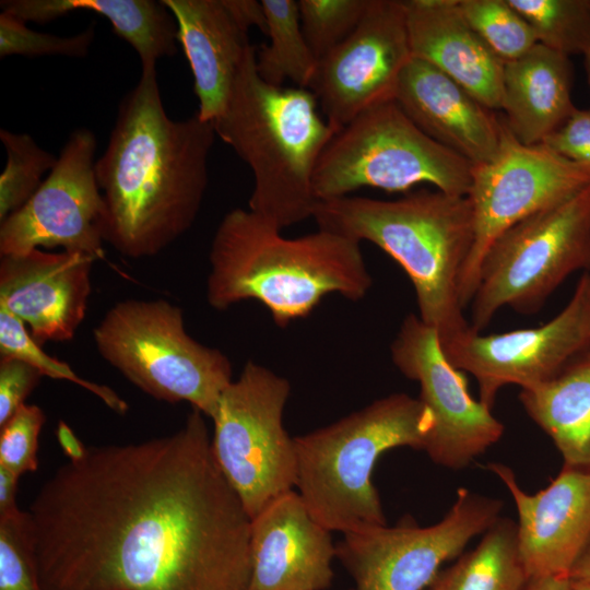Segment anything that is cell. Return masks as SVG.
<instances>
[{
	"label": "cell",
	"instance_id": "obj_1",
	"mask_svg": "<svg viewBox=\"0 0 590 590\" xmlns=\"http://www.w3.org/2000/svg\"><path fill=\"white\" fill-rule=\"evenodd\" d=\"M204 416L54 473L27 510L44 590H247L251 518Z\"/></svg>",
	"mask_w": 590,
	"mask_h": 590
},
{
	"label": "cell",
	"instance_id": "obj_2",
	"mask_svg": "<svg viewBox=\"0 0 590 590\" xmlns=\"http://www.w3.org/2000/svg\"><path fill=\"white\" fill-rule=\"evenodd\" d=\"M213 125L197 114L172 119L156 67L142 68L120 101L95 173L105 211L103 237L122 256H156L193 225L209 182Z\"/></svg>",
	"mask_w": 590,
	"mask_h": 590
},
{
	"label": "cell",
	"instance_id": "obj_3",
	"mask_svg": "<svg viewBox=\"0 0 590 590\" xmlns=\"http://www.w3.org/2000/svg\"><path fill=\"white\" fill-rule=\"evenodd\" d=\"M252 211L236 208L220 222L210 247L206 300L216 310L252 299L286 327L330 294L362 299L373 285L359 243L318 228L297 238Z\"/></svg>",
	"mask_w": 590,
	"mask_h": 590
},
{
	"label": "cell",
	"instance_id": "obj_4",
	"mask_svg": "<svg viewBox=\"0 0 590 590\" xmlns=\"http://www.w3.org/2000/svg\"><path fill=\"white\" fill-rule=\"evenodd\" d=\"M312 217L320 229L367 240L388 253L411 280L417 316L440 342L470 327L459 295L474 243L468 196L425 189L390 201L345 196L319 201Z\"/></svg>",
	"mask_w": 590,
	"mask_h": 590
},
{
	"label": "cell",
	"instance_id": "obj_5",
	"mask_svg": "<svg viewBox=\"0 0 590 590\" xmlns=\"http://www.w3.org/2000/svg\"><path fill=\"white\" fill-rule=\"evenodd\" d=\"M212 125L252 172L250 211L280 229L312 217L318 203L314 173L337 130L320 116L309 88L267 83L250 45L226 106Z\"/></svg>",
	"mask_w": 590,
	"mask_h": 590
},
{
	"label": "cell",
	"instance_id": "obj_6",
	"mask_svg": "<svg viewBox=\"0 0 590 590\" xmlns=\"http://www.w3.org/2000/svg\"><path fill=\"white\" fill-rule=\"evenodd\" d=\"M434 429L420 398L392 393L334 423L294 437L295 488L310 515L342 534L387 524L373 472L397 447L424 450Z\"/></svg>",
	"mask_w": 590,
	"mask_h": 590
},
{
	"label": "cell",
	"instance_id": "obj_7",
	"mask_svg": "<svg viewBox=\"0 0 590 590\" xmlns=\"http://www.w3.org/2000/svg\"><path fill=\"white\" fill-rule=\"evenodd\" d=\"M101 356L140 390L168 403L188 402L212 417L234 380L228 357L185 329L182 309L165 299H125L93 330Z\"/></svg>",
	"mask_w": 590,
	"mask_h": 590
},
{
	"label": "cell",
	"instance_id": "obj_8",
	"mask_svg": "<svg viewBox=\"0 0 590 590\" xmlns=\"http://www.w3.org/2000/svg\"><path fill=\"white\" fill-rule=\"evenodd\" d=\"M473 164L425 134L394 99L371 107L338 130L312 177L317 201L361 188L404 192L429 184L468 196Z\"/></svg>",
	"mask_w": 590,
	"mask_h": 590
},
{
	"label": "cell",
	"instance_id": "obj_9",
	"mask_svg": "<svg viewBox=\"0 0 590 590\" xmlns=\"http://www.w3.org/2000/svg\"><path fill=\"white\" fill-rule=\"evenodd\" d=\"M590 272V185L504 232L483 257L471 328L481 332L503 307L538 312L574 272Z\"/></svg>",
	"mask_w": 590,
	"mask_h": 590
},
{
	"label": "cell",
	"instance_id": "obj_10",
	"mask_svg": "<svg viewBox=\"0 0 590 590\" xmlns=\"http://www.w3.org/2000/svg\"><path fill=\"white\" fill-rule=\"evenodd\" d=\"M290 392L286 378L248 361L211 417L214 459L250 518L295 489V441L283 425Z\"/></svg>",
	"mask_w": 590,
	"mask_h": 590
},
{
	"label": "cell",
	"instance_id": "obj_11",
	"mask_svg": "<svg viewBox=\"0 0 590 590\" xmlns=\"http://www.w3.org/2000/svg\"><path fill=\"white\" fill-rule=\"evenodd\" d=\"M503 504L459 488L445 517L428 527L405 517L393 527L343 533L337 558L353 580L351 590H426L441 566L499 518Z\"/></svg>",
	"mask_w": 590,
	"mask_h": 590
},
{
	"label": "cell",
	"instance_id": "obj_12",
	"mask_svg": "<svg viewBox=\"0 0 590 590\" xmlns=\"http://www.w3.org/2000/svg\"><path fill=\"white\" fill-rule=\"evenodd\" d=\"M588 185L590 166L570 161L543 143L523 144L503 118L495 156L472 169L468 198L473 210L474 243L459 282L463 308L475 294L483 257L504 232Z\"/></svg>",
	"mask_w": 590,
	"mask_h": 590
},
{
	"label": "cell",
	"instance_id": "obj_13",
	"mask_svg": "<svg viewBox=\"0 0 590 590\" xmlns=\"http://www.w3.org/2000/svg\"><path fill=\"white\" fill-rule=\"evenodd\" d=\"M96 145L87 128L69 135L39 188L0 222V256L61 248L104 258L105 204L95 173Z\"/></svg>",
	"mask_w": 590,
	"mask_h": 590
},
{
	"label": "cell",
	"instance_id": "obj_14",
	"mask_svg": "<svg viewBox=\"0 0 590 590\" xmlns=\"http://www.w3.org/2000/svg\"><path fill=\"white\" fill-rule=\"evenodd\" d=\"M440 344L453 367L475 378L480 401L492 410L503 387L540 385L590 346V272L560 312L539 327L482 334L470 326Z\"/></svg>",
	"mask_w": 590,
	"mask_h": 590
},
{
	"label": "cell",
	"instance_id": "obj_15",
	"mask_svg": "<svg viewBox=\"0 0 590 590\" xmlns=\"http://www.w3.org/2000/svg\"><path fill=\"white\" fill-rule=\"evenodd\" d=\"M390 354L401 374L418 382V398L433 415L424 449L433 462L463 469L502 438L504 424L471 396L464 373L446 358L437 331L417 315L403 319Z\"/></svg>",
	"mask_w": 590,
	"mask_h": 590
},
{
	"label": "cell",
	"instance_id": "obj_16",
	"mask_svg": "<svg viewBox=\"0 0 590 590\" xmlns=\"http://www.w3.org/2000/svg\"><path fill=\"white\" fill-rule=\"evenodd\" d=\"M412 58L403 1L370 0L356 30L318 61L308 88L338 131L365 110L394 99Z\"/></svg>",
	"mask_w": 590,
	"mask_h": 590
},
{
	"label": "cell",
	"instance_id": "obj_17",
	"mask_svg": "<svg viewBox=\"0 0 590 590\" xmlns=\"http://www.w3.org/2000/svg\"><path fill=\"white\" fill-rule=\"evenodd\" d=\"M95 259L34 249L0 259V307L20 319L39 345L73 339L84 321Z\"/></svg>",
	"mask_w": 590,
	"mask_h": 590
},
{
	"label": "cell",
	"instance_id": "obj_18",
	"mask_svg": "<svg viewBox=\"0 0 590 590\" xmlns=\"http://www.w3.org/2000/svg\"><path fill=\"white\" fill-rule=\"evenodd\" d=\"M509 491L518 514V539L530 578L567 576L590 541V472L562 469L551 483L528 494L514 471L489 463Z\"/></svg>",
	"mask_w": 590,
	"mask_h": 590
},
{
	"label": "cell",
	"instance_id": "obj_19",
	"mask_svg": "<svg viewBox=\"0 0 590 590\" xmlns=\"http://www.w3.org/2000/svg\"><path fill=\"white\" fill-rule=\"evenodd\" d=\"M249 551L247 590H326L332 583V532L314 519L296 489L251 518Z\"/></svg>",
	"mask_w": 590,
	"mask_h": 590
},
{
	"label": "cell",
	"instance_id": "obj_20",
	"mask_svg": "<svg viewBox=\"0 0 590 590\" xmlns=\"http://www.w3.org/2000/svg\"><path fill=\"white\" fill-rule=\"evenodd\" d=\"M394 101L425 134L473 165L495 156L502 119L429 63L411 59L400 76Z\"/></svg>",
	"mask_w": 590,
	"mask_h": 590
},
{
	"label": "cell",
	"instance_id": "obj_21",
	"mask_svg": "<svg viewBox=\"0 0 590 590\" xmlns=\"http://www.w3.org/2000/svg\"><path fill=\"white\" fill-rule=\"evenodd\" d=\"M412 57L435 67L491 110L502 106L504 62L462 15L458 0H404Z\"/></svg>",
	"mask_w": 590,
	"mask_h": 590
},
{
	"label": "cell",
	"instance_id": "obj_22",
	"mask_svg": "<svg viewBox=\"0 0 590 590\" xmlns=\"http://www.w3.org/2000/svg\"><path fill=\"white\" fill-rule=\"evenodd\" d=\"M177 24V42L189 62L198 117L213 122L224 110L246 50L248 33L223 0H162Z\"/></svg>",
	"mask_w": 590,
	"mask_h": 590
},
{
	"label": "cell",
	"instance_id": "obj_23",
	"mask_svg": "<svg viewBox=\"0 0 590 590\" xmlns=\"http://www.w3.org/2000/svg\"><path fill=\"white\" fill-rule=\"evenodd\" d=\"M573 66L568 56L541 44L504 64L505 122L523 144L543 143L571 116Z\"/></svg>",
	"mask_w": 590,
	"mask_h": 590
},
{
	"label": "cell",
	"instance_id": "obj_24",
	"mask_svg": "<svg viewBox=\"0 0 590 590\" xmlns=\"http://www.w3.org/2000/svg\"><path fill=\"white\" fill-rule=\"evenodd\" d=\"M1 9L36 24L76 11L102 15L137 51L142 68L156 67L157 60L177 54V24L162 0H4Z\"/></svg>",
	"mask_w": 590,
	"mask_h": 590
},
{
	"label": "cell",
	"instance_id": "obj_25",
	"mask_svg": "<svg viewBox=\"0 0 590 590\" xmlns=\"http://www.w3.org/2000/svg\"><path fill=\"white\" fill-rule=\"evenodd\" d=\"M519 400L562 453L564 468L590 472V346L548 380L521 389Z\"/></svg>",
	"mask_w": 590,
	"mask_h": 590
},
{
	"label": "cell",
	"instance_id": "obj_26",
	"mask_svg": "<svg viewBox=\"0 0 590 590\" xmlns=\"http://www.w3.org/2000/svg\"><path fill=\"white\" fill-rule=\"evenodd\" d=\"M530 576L521 556L517 522L499 518L474 550L441 570L432 590H523Z\"/></svg>",
	"mask_w": 590,
	"mask_h": 590
},
{
	"label": "cell",
	"instance_id": "obj_27",
	"mask_svg": "<svg viewBox=\"0 0 590 590\" xmlns=\"http://www.w3.org/2000/svg\"><path fill=\"white\" fill-rule=\"evenodd\" d=\"M267 17L269 44L256 48V69L267 83L283 86L291 81L308 88L317 69L302 30L295 0H261Z\"/></svg>",
	"mask_w": 590,
	"mask_h": 590
},
{
	"label": "cell",
	"instance_id": "obj_28",
	"mask_svg": "<svg viewBox=\"0 0 590 590\" xmlns=\"http://www.w3.org/2000/svg\"><path fill=\"white\" fill-rule=\"evenodd\" d=\"M533 30L538 44L565 56L590 46L588 0H508Z\"/></svg>",
	"mask_w": 590,
	"mask_h": 590
},
{
	"label": "cell",
	"instance_id": "obj_29",
	"mask_svg": "<svg viewBox=\"0 0 590 590\" xmlns=\"http://www.w3.org/2000/svg\"><path fill=\"white\" fill-rule=\"evenodd\" d=\"M7 163L0 176V222L23 206L43 184L57 158L27 133L0 130Z\"/></svg>",
	"mask_w": 590,
	"mask_h": 590
},
{
	"label": "cell",
	"instance_id": "obj_30",
	"mask_svg": "<svg viewBox=\"0 0 590 590\" xmlns=\"http://www.w3.org/2000/svg\"><path fill=\"white\" fill-rule=\"evenodd\" d=\"M458 5L470 26L504 63L520 58L538 44L529 23L508 0H458Z\"/></svg>",
	"mask_w": 590,
	"mask_h": 590
},
{
	"label": "cell",
	"instance_id": "obj_31",
	"mask_svg": "<svg viewBox=\"0 0 590 590\" xmlns=\"http://www.w3.org/2000/svg\"><path fill=\"white\" fill-rule=\"evenodd\" d=\"M0 354L28 363L43 376L75 384L98 397L113 411L125 414L127 402L111 388L78 376L70 366L46 354L30 334L26 326L7 309L0 307Z\"/></svg>",
	"mask_w": 590,
	"mask_h": 590
},
{
	"label": "cell",
	"instance_id": "obj_32",
	"mask_svg": "<svg viewBox=\"0 0 590 590\" xmlns=\"http://www.w3.org/2000/svg\"><path fill=\"white\" fill-rule=\"evenodd\" d=\"M305 39L319 61L359 25L370 0H298Z\"/></svg>",
	"mask_w": 590,
	"mask_h": 590
},
{
	"label": "cell",
	"instance_id": "obj_33",
	"mask_svg": "<svg viewBox=\"0 0 590 590\" xmlns=\"http://www.w3.org/2000/svg\"><path fill=\"white\" fill-rule=\"evenodd\" d=\"M0 590H44L27 511L0 517Z\"/></svg>",
	"mask_w": 590,
	"mask_h": 590
},
{
	"label": "cell",
	"instance_id": "obj_34",
	"mask_svg": "<svg viewBox=\"0 0 590 590\" xmlns=\"http://www.w3.org/2000/svg\"><path fill=\"white\" fill-rule=\"evenodd\" d=\"M95 38V24L72 36L35 32L26 22L2 11L0 14V57L66 56L84 58Z\"/></svg>",
	"mask_w": 590,
	"mask_h": 590
},
{
	"label": "cell",
	"instance_id": "obj_35",
	"mask_svg": "<svg viewBox=\"0 0 590 590\" xmlns=\"http://www.w3.org/2000/svg\"><path fill=\"white\" fill-rule=\"evenodd\" d=\"M43 410L24 403L0 427V467L21 476L38 468V439L45 423Z\"/></svg>",
	"mask_w": 590,
	"mask_h": 590
},
{
	"label": "cell",
	"instance_id": "obj_36",
	"mask_svg": "<svg viewBox=\"0 0 590 590\" xmlns=\"http://www.w3.org/2000/svg\"><path fill=\"white\" fill-rule=\"evenodd\" d=\"M44 376L28 363L13 358L0 359V427L25 403Z\"/></svg>",
	"mask_w": 590,
	"mask_h": 590
},
{
	"label": "cell",
	"instance_id": "obj_37",
	"mask_svg": "<svg viewBox=\"0 0 590 590\" xmlns=\"http://www.w3.org/2000/svg\"><path fill=\"white\" fill-rule=\"evenodd\" d=\"M543 144L570 161L590 166V108H576Z\"/></svg>",
	"mask_w": 590,
	"mask_h": 590
},
{
	"label": "cell",
	"instance_id": "obj_38",
	"mask_svg": "<svg viewBox=\"0 0 590 590\" xmlns=\"http://www.w3.org/2000/svg\"><path fill=\"white\" fill-rule=\"evenodd\" d=\"M235 22L248 33L250 27H258L267 35V17L261 1L223 0Z\"/></svg>",
	"mask_w": 590,
	"mask_h": 590
},
{
	"label": "cell",
	"instance_id": "obj_39",
	"mask_svg": "<svg viewBox=\"0 0 590 590\" xmlns=\"http://www.w3.org/2000/svg\"><path fill=\"white\" fill-rule=\"evenodd\" d=\"M20 476L0 467V517L17 512L16 491Z\"/></svg>",
	"mask_w": 590,
	"mask_h": 590
},
{
	"label": "cell",
	"instance_id": "obj_40",
	"mask_svg": "<svg viewBox=\"0 0 590 590\" xmlns=\"http://www.w3.org/2000/svg\"><path fill=\"white\" fill-rule=\"evenodd\" d=\"M56 437L69 461L80 460L85 456L87 447L80 441L66 422H59Z\"/></svg>",
	"mask_w": 590,
	"mask_h": 590
},
{
	"label": "cell",
	"instance_id": "obj_41",
	"mask_svg": "<svg viewBox=\"0 0 590 590\" xmlns=\"http://www.w3.org/2000/svg\"><path fill=\"white\" fill-rule=\"evenodd\" d=\"M523 590H569V577L544 576L532 578Z\"/></svg>",
	"mask_w": 590,
	"mask_h": 590
},
{
	"label": "cell",
	"instance_id": "obj_42",
	"mask_svg": "<svg viewBox=\"0 0 590 590\" xmlns=\"http://www.w3.org/2000/svg\"><path fill=\"white\" fill-rule=\"evenodd\" d=\"M569 578L590 581V541L571 567Z\"/></svg>",
	"mask_w": 590,
	"mask_h": 590
},
{
	"label": "cell",
	"instance_id": "obj_43",
	"mask_svg": "<svg viewBox=\"0 0 590 590\" xmlns=\"http://www.w3.org/2000/svg\"><path fill=\"white\" fill-rule=\"evenodd\" d=\"M569 590H590V581L569 578Z\"/></svg>",
	"mask_w": 590,
	"mask_h": 590
},
{
	"label": "cell",
	"instance_id": "obj_44",
	"mask_svg": "<svg viewBox=\"0 0 590 590\" xmlns=\"http://www.w3.org/2000/svg\"><path fill=\"white\" fill-rule=\"evenodd\" d=\"M582 56H583L585 69H586L589 85H590V46L585 50Z\"/></svg>",
	"mask_w": 590,
	"mask_h": 590
},
{
	"label": "cell",
	"instance_id": "obj_45",
	"mask_svg": "<svg viewBox=\"0 0 590 590\" xmlns=\"http://www.w3.org/2000/svg\"><path fill=\"white\" fill-rule=\"evenodd\" d=\"M588 3H589V8H590V0H588Z\"/></svg>",
	"mask_w": 590,
	"mask_h": 590
},
{
	"label": "cell",
	"instance_id": "obj_46",
	"mask_svg": "<svg viewBox=\"0 0 590 590\" xmlns=\"http://www.w3.org/2000/svg\"><path fill=\"white\" fill-rule=\"evenodd\" d=\"M426 590H432L430 588H427Z\"/></svg>",
	"mask_w": 590,
	"mask_h": 590
}]
</instances>
